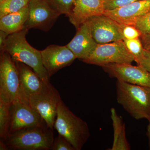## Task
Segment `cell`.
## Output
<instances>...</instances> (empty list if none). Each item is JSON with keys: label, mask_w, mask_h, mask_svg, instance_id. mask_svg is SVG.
Wrapping results in <instances>:
<instances>
[{"label": "cell", "mask_w": 150, "mask_h": 150, "mask_svg": "<svg viewBox=\"0 0 150 150\" xmlns=\"http://www.w3.org/2000/svg\"><path fill=\"white\" fill-rule=\"evenodd\" d=\"M28 31L25 28L9 34L4 50L10 55L13 61L21 62L32 68L43 82H49L50 78L42 63L41 51L30 46L26 40L25 36Z\"/></svg>", "instance_id": "cell-1"}, {"label": "cell", "mask_w": 150, "mask_h": 150, "mask_svg": "<svg viewBox=\"0 0 150 150\" xmlns=\"http://www.w3.org/2000/svg\"><path fill=\"white\" fill-rule=\"evenodd\" d=\"M117 102L136 120L150 121V88L117 80Z\"/></svg>", "instance_id": "cell-2"}, {"label": "cell", "mask_w": 150, "mask_h": 150, "mask_svg": "<svg viewBox=\"0 0 150 150\" xmlns=\"http://www.w3.org/2000/svg\"><path fill=\"white\" fill-rule=\"evenodd\" d=\"M53 130L45 123L10 133L4 141L9 150H50L54 139Z\"/></svg>", "instance_id": "cell-3"}, {"label": "cell", "mask_w": 150, "mask_h": 150, "mask_svg": "<svg viewBox=\"0 0 150 150\" xmlns=\"http://www.w3.org/2000/svg\"><path fill=\"white\" fill-rule=\"evenodd\" d=\"M54 128L75 150H81L90 136L87 123L74 114L62 100L58 107Z\"/></svg>", "instance_id": "cell-4"}, {"label": "cell", "mask_w": 150, "mask_h": 150, "mask_svg": "<svg viewBox=\"0 0 150 150\" xmlns=\"http://www.w3.org/2000/svg\"><path fill=\"white\" fill-rule=\"evenodd\" d=\"M19 77L15 63L7 51L0 55V98L11 104L21 98Z\"/></svg>", "instance_id": "cell-5"}, {"label": "cell", "mask_w": 150, "mask_h": 150, "mask_svg": "<svg viewBox=\"0 0 150 150\" xmlns=\"http://www.w3.org/2000/svg\"><path fill=\"white\" fill-rule=\"evenodd\" d=\"M62 99L59 92L50 82H43L40 91L28 98V102L46 122L53 129L58 107Z\"/></svg>", "instance_id": "cell-6"}, {"label": "cell", "mask_w": 150, "mask_h": 150, "mask_svg": "<svg viewBox=\"0 0 150 150\" xmlns=\"http://www.w3.org/2000/svg\"><path fill=\"white\" fill-rule=\"evenodd\" d=\"M134 56L126 48L123 40L98 44L94 51L82 62L102 67L109 64H131Z\"/></svg>", "instance_id": "cell-7"}, {"label": "cell", "mask_w": 150, "mask_h": 150, "mask_svg": "<svg viewBox=\"0 0 150 150\" xmlns=\"http://www.w3.org/2000/svg\"><path fill=\"white\" fill-rule=\"evenodd\" d=\"M10 115L9 134L46 123L40 114L30 105L28 99L26 98H21L11 104Z\"/></svg>", "instance_id": "cell-8"}, {"label": "cell", "mask_w": 150, "mask_h": 150, "mask_svg": "<svg viewBox=\"0 0 150 150\" xmlns=\"http://www.w3.org/2000/svg\"><path fill=\"white\" fill-rule=\"evenodd\" d=\"M86 22L97 44L111 43L124 38L122 24L106 16L91 17Z\"/></svg>", "instance_id": "cell-9"}, {"label": "cell", "mask_w": 150, "mask_h": 150, "mask_svg": "<svg viewBox=\"0 0 150 150\" xmlns=\"http://www.w3.org/2000/svg\"><path fill=\"white\" fill-rule=\"evenodd\" d=\"M101 67L110 76L117 80L150 88V73L139 65L109 64Z\"/></svg>", "instance_id": "cell-10"}, {"label": "cell", "mask_w": 150, "mask_h": 150, "mask_svg": "<svg viewBox=\"0 0 150 150\" xmlns=\"http://www.w3.org/2000/svg\"><path fill=\"white\" fill-rule=\"evenodd\" d=\"M29 13L25 28H37L47 31L60 15L50 7L44 0H30Z\"/></svg>", "instance_id": "cell-11"}, {"label": "cell", "mask_w": 150, "mask_h": 150, "mask_svg": "<svg viewBox=\"0 0 150 150\" xmlns=\"http://www.w3.org/2000/svg\"><path fill=\"white\" fill-rule=\"evenodd\" d=\"M40 51L42 63L50 78L59 70L71 64L77 59L67 45H51Z\"/></svg>", "instance_id": "cell-12"}, {"label": "cell", "mask_w": 150, "mask_h": 150, "mask_svg": "<svg viewBox=\"0 0 150 150\" xmlns=\"http://www.w3.org/2000/svg\"><path fill=\"white\" fill-rule=\"evenodd\" d=\"M150 11V0H139L120 8L105 11L103 15L121 24L135 26L142 17Z\"/></svg>", "instance_id": "cell-13"}, {"label": "cell", "mask_w": 150, "mask_h": 150, "mask_svg": "<svg viewBox=\"0 0 150 150\" xmlns=\"http://www.w3.org/2000/svg\"><path fill=\"white\" fill-rule=\"evenodd\" d=\"M104 0H75L69 20L77 29L91 17L104 14Z\"/></svg>", "instance_id": "cell-14"}, {"label": "cell", "mask_w": 150, "mask_h": 150, "mask_svg": "<svg viewBox=\"0 0 150 150\" xmlns=\"http://www.w3.org/2000/svg\"><path fill=\"white\" fill-rule=\"evenodd\" d=\"M97 45L86 21L79 27L76 35L67 46L74 53L77 59L82 61L93 53Z\"/></svg>", "instance_id": "cell-15"}, {"label": "cell", "mask_w": 150, "mask_h": 150, "mask_svg": "<svg viewBox=\"0 0 150 150\" xmlns=\"http://www.w3.org/2000/svg\"><path fill=\"white\" fill-rule=\"evenodd\" d=\"M14 62L19 77L21 94L28 98L40 91L43 82L29 66L21 62Z\"/></svg>", "instance_id": "cell-16"}, {"label": "cell", "mask_w": 150, "mask_h": 150, "mask_svg": "<svg viewBox=\"0 0 150 150\" xmlns=\"http://www.w3.org/2000/svg\"><path fill=\"white\" fill-rule=\"evenodd\" d=\"M28 5L18 11L0 18V30L9 35L23 29L28 18Z\"/></svg>", "instance_id": "cell-17"}, {"label": "cell", "mask_w": 150, "mask_h": 150, "mask_svg": "<svg viewBox=\"0 0 150 150\" xmlns=\"http://www.w3.org/2000/svg\"><path fill=\"white\" fill-rule=\"evenodd\" d=\"M111 119L113 129V140L109 150H130L131 146L126 137V126L122 118L114 108L110 109Z\"/></svg>", "instance_id": "cell-18"}, {"label": "cell", "mask_w": 150, "mask_h": 150, "mask_svg": "<svg viewBox=\"0 0 150 150\" xmlns=\"http://www.w3.org/2000/svg\"><path fill=\"white\" fill-rule=\"evenodd\" d=\"M10 103L0 98V138L5 140L9 134Z\"/></svg>", "instance_id": "cell-19"}, {"label": "cell", "mask_w": 150, "mask_h": 150, "mask_svg": "<svg viewBox=\"0 0 150 150\" xmlns=\"http://www.w3.org/2000/svg\"><path fill=\"white\" fill-rule=\"evenodd\" d=\"M30 0H4L0 2V18L16 12L28 5Z\"/></svg>", "instance_id": "cell-20"}, {"label": "cell", "mask_w": 150, "mask_h": 150, "mask_svg": "<svg viewBox=\"0 0 150 150\" xmlns=\"http://www.w3.org/2000/svg\"><path fill=\"white\" fill-rule=\"evenodd\" d=\"M51 8L61 15L68 16L71 13L75 0H44Z\"/></svg>", "instance_id": "cell-21"}, {"label": "cell", "mask_w": 150, "mask_h": 150, "mask_svg": "<svg viewBox=\"0 0 150 150\" xmlns=\"http://www.w3.org/2000/svg\"><path fill=\"white\" fill-rule=\"evenodd\" d=\"M123 40L126 48L134 56L136 61L141 56L144 49L140 38L129 39L124 38Z\"/></svg>", "instance_id": "cell-22"}, {"label": "cell", "mask_w": 150, "mask_h": 150, "mask_svg": "<svg viewBox=\"0 0 150 150\" xmlns=\"http://www.w3.org/2000/svg\"><path fill=\"white\" fill-rule=\"evenodd\" d=\"M51 150H75L74 148L66 139L59 134L54 139Z\"/></svg>", "instance_id": "cell-23"}, {"label": "cell", "mask_w": 150, "mask_h": 150, "mask_svg": "<svg viewBox=\"0 0 150 150\" xmlns=\"http://www.w3.org/2000/svg\"><path fill=\"white\" fill-rule=\"evenodd\" d=\"M139 0H104L105 11L112 10L130 4Z\"/></svg>", "instance_id": "cell-24"}, {"label": "cell", "mask_w": 150, "mask_h": 150, "mask_svg": "<svg viewBox=\"0 0 150 150\" xmlns=\"http://www.w3.org/2000/svg\"><path fill=\"white\" fill-rule=\"evenodd\" d=\"M135 27L141 32L142 34L150 33V11L142 17L137 21Z\"/></svg>", "instance_id": "cell-25"}, {"label": "cell", "mask_w": 150, "mask_h": 150, "mask_svg": "<svg viewBox=\"0 0 150 150\" xmlns=\"http://www.w3.org/2000/svg\"><path fill=\"white\" fill-rule=\"evenodd\" d=\"M124 38L132 39L139 38L142 33L134 25L122 24Z\"/></svg>", "instance_id": "cell-26"}, {"label": "cell", "mask_w": 150, "mask_h": 150, "mask_svg": "<svg viewBox=\"0 0 150 150\" xmlns=\"http://www.w3.org/2000/svg\"><path fill=\"white\" fill-rule=\"evenodd\" d=\"M135 62L138 65L150 73V50H146L144 48L142 55Z\"/></svg>", "instance_id": "cell-27"}, {"label": "cell", "mask_w": 150, "mask_h": 150, "mask_svg": "<svg viewBox=\"0 0 150 150\" xmlns=\"http://www.w3.org/2000/svg\"><path fill=\"white\" fill-rule=\"evenodd\" d=\"M139 38L142 42L143 48L146 50H150V33L142 34Z\"/></svg>", "instance_id": "cell-28"}, {"label": "cell", "mask_w": 150, "mask_h": 150, "mask_svg": "<svg viewBox=\"0 0 150 150\" xmlns=\"http://www.w3.org/2000/svg\"><path fill=\"white\" fill-rule=\"evenodd\" d=\"M9 34L8 33L0 30V50L2 51L4 49L5 44Z\"/></svg>", "instance_id": "cell-29"}, {"label": "cell", "mask_w": 150, "mask_h": 150, "mask_svg": "<svg viewBox=\"0 0 150 150\" xmlns=\"http://www.w3.org/2000/svg\"><path fill=\"white\" fill-rule=\"evenodd\" d=\"M7 146L6 145L5 142L3 140H0V150H8Z\"/></svg>", "instance_id": "cell-30"}, {"label": "cell", "mask_w": 150, "mask_h": 150, "mask_svg": "<svg viewBox=\"0 0 150 150\" xmlns=\"http://www.w3.org/2000/svg\"><path fill=\"white\" fill-rule=\"evenodd\" d=\"M146 135L149 139V147L150 150V121H149V124L147 128Z\"/></svg>", "instance_id": "cell-31"}, {"label": "cell", "mask_w": 150, "mask_h": 150, "mask_svg": "<svg viewBox=\"0 0 150 150\" xmlns=\"http://www.w3.org/2000/svg\"><path fill=\"white\" fill-rule=\"evenodd\" d=\"M4 1V0H0V2L2 1Z\"/></svg>", "instance_id": "cell-32"}]
</instances>
